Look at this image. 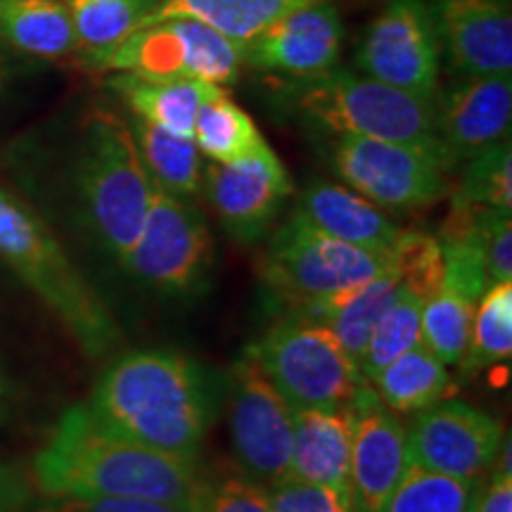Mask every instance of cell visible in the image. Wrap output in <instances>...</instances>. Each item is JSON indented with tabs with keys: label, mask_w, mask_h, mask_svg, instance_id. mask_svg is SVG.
Returning <instances> with one entry per match:
<instances>
[{
	"label": "cell",
	"mask_w": 512,
	"mask_h": 512,
	"mask_svg": "<svg viewBox=\"0 0 512 512\" xmlns=\"http://www.w3.org/2000/svg\"><path fill=\"white\" fill-rule=\"evenodd\" d=\"M31 472L43 496L140 498L190 512H200L209 484L197 460L121 437L102 425L86 403L57 420Z\"/></svg>",
	"instance_id": "cell-1"
},
{
	"label": "cell",
	"mask_w": 512,
	"mask_h": 512,
	"mask_svg": "<svg viewBox=\"0 0 512 512\" xmlns=\"http://www.w3.org/2000/svg\"><path fill=\"white\" fill-rule=\"evenodd\" d=\"M219 401V382L195 358L174 349H140L114 358L86 408L121 437L197 460Z\"/></svg>",
	"instance_id": "cell-2"
},
{
	"label": "cell",
	"mask_w": 512,
	"mask_h": 512,
	"mask_svg": "<svg viewBox=\"0 0 512 512\" xmlns=\"http://www.w3.org/2000/svg\"><path fill=\"white\" fill-rule=\"evenodd\" d=\"M275 98L292 117L328 136H361L420 147L439 159L434 100L415 98L370 79L366 74L332 67L309 79H283ZM453 171V166L448 164Z\"/></svg>",
	"instance_id": "cell-3"
},
{
	"label": "cell",
	"mask_w": 512,
	"mask_h": 512,
	"mask_svg": "<svg viewBox=\"0 0 512 512\" xmlns=\"http://www.w3.org/2000/svg\"><path fill=\"white\" fill-rule=\"evenodd\" d=\"M0 261L55 313L91 358L121 342L117 320L88 285L46 221L0 183Z\"/></svg>",
	"instance_id": "cell-4"
},
{
	"label": "cell",
	"mask_w": 512,
	"mask_h": 512,
	"mask_svg": "<svg viewBox=\"0 0 512 512\" xmlns=\"http://www.w3.org/2000/svg\"><path fill=\"white\" fill-rule=\"evenodd\" d=\"M72 176L83 226L121 266L138 240L152 197V178L124 117L112 110L88 114Z\"/></svg>",
	"instance_id": "cell-5"
},
{
	"label": "cell",
	"mask_w": 512,
	"mask_h": 512,
	"mask_svg": "<svg viewBox=\"0 0 512 512\" xmlns=\"http://www.w3.org/2000/svg\"><path fill=\"white\" fill-rule=\"evenodd\" d=\"M247 356L294 411L347 408L368 382L339 339L323 323L299 313L275 320Z\"/></svg>",
	"instance_id": "cell-6"
},
{
	"label": "cell",
	"mask_w": 512,
	"mask_h": 512,
	"mask_svg": "<svg viewBox=\"0 0 512 512\" xmlns=\"http://www.w3.org/2000/svg\"><path fill=\"white\" fill-rule=\"evenodd\" d=\"M389 268V254L342 242L313 226L297 209L271 235L261 278L290 311L368 283Z\"/></svg>",
	"instance_id": "cell-7"
},
{
	"label": "cell",
	"mask_w": 512,
	"mask_h": 512,
	"mask_svg": "<svg viewBox=\"0 0 512 512\" xmlns=\"http://www.w3.org/2000/svg\"><path fill=\"white\" fill-rule=\"evenodd\" d=\"M121 268L159 297L188 299L207 290L214 240L195 202L152 183L143 228Z\"/></svg>",
	"instance_id": "cell-8"
},
{
	"label": "cell",
	"mask_w": 512,
	"mask_h": 512,
	"mask_svg": "<svg viewBox=\"0 0 512 512\" xmlns=\"http://www.w3.org/2000/svg\"><path fill=\"white\" fill-rule=\"evenodd\" d=\"M245 67L242 48L207 24L188 17L159 19L126 36L88 69L140 79H192L228 86Z\"/></svg>",
	"instance_id": "cell-9"
},
{
	"label": "cell",
	"mask_w": 512,
	"mask_h": 512,
	"mask_svg": "<svg viewBox=\"0 0 512 512\" xmlns=\"http://www.w3.org/2000/svg\"><path fill=\"white\" fill-rule=\"evenodd\" d=\"M330 162L347 188L380 209H427L448 197V164L420 147L389 140L335 136Z\"/></svg>",
	"instance_id": "cell-10"
},
{
	"label": "cell",
	"mask_w": 512,
	"mask_h": 512,
	"mask_svg": "<svg viewBox=\"0 0 512 512\" xmlns=\"http://www.w3.org/2000/svg\"><path fill=\"white\" fill-rule=\"evenodd\" d=\"M228 411L230 446L242 472L266 489L290 477L294 408L247 354L233 370Z\"/></svg>",
	"instance_id": "cell-11"
},
{
	"label": "cell",
	"mask_w": 512,
	"mask_h": 512,
	"mask_svg": "<svg viewBox=\"0 0 512 512\" xmlns=\"http://www.w3.org/2000/svg\"><path fill=\"white\" fill-rule=\"evenodd\" d=\"M441 60L425 0H389L356 50L361 74L425 100L441 88Z\"/></svg>",
	"instance_id": "cell-12"
},
{
	"label": "cell",
	"mask_w": 512,
	"mask_h": 512,
	"mask_svg": "<svg viewBox=\"0 0 512 512\" xmlns=\"http://www.w3.org/2000/svg\"><path fill=\"white\" fill-rule=\"evenodd\" d=\"M200 190L230 238L254 245L290 202L294 183L271 145L261 143L235 162L204 164Z\"/></svg>",
	"instance_id": "cell-13"
},
{
	"label": "cell",
	"mask_w": 512,
	"mask_h": 512,
	"mask_svg": "<svg viewBox=\"0 0 512 512\" xmlns=\"http://www.w3.org/2000/svg\"><path fill=\"white\" fill-rule=\"evenodd\" d=\"M406 432L413 467L458 479H482L505 441L494 415L448 399L415 415Z\"/></svg>",
	"instance_id": "cell-14"
},
{
	"label": "cell",
	"mask_w": 512,
	"mask_h": 512,
	"mask_svg": "<svg viewBox=\"0 0 512 512\" xmlns=\"http://www.w3.org/2000/svg\"><path fill=\"white\" fill-rule=\"evenodd\" d=\"M354 413V444L349 465L351 512H384L396 486L411 470L408 432L399 415L389 411L363 384L349 403Z\"/></svg>",
	"instance_id": "cell-15"
},
{
	"label": "cell",
	"mask_w": 512,
	"mask_h": 512,
	"mask_svg": "<svg viewBox=\"0 0 512 512\" xmlns=\"http://www.w3.org/2000/svg\"><path fill=\"white\" fill-rule=\"evenodd\" d=\"M434 124L448 164H465L484 150L510 140V74L458 76L434 95Z\"/></svg>",
	"instance_id": "cell-16"
},
{
	"label": "cell",
	"mask_w": 512,
	"mask_h": 512,
	"mask_svg": "<svg viewBox=\"0 0 512 512\" xmlns=\"http://www.w3.org/2000/svg\"><path fill=\"white\" fill-rule=\"evenodd\" d=\"M344 27L328 0L287 12L242 46V62L283 79H309L337 67Z\"/></svg>",
	"instance_id": "cell-17"
},
{
	"label": "cell",
	"mask_w": 512,
	"mask_h": 512,
	"mask_svg": "<svg viewBox=\"0 0 512 512\" xmlns=\"http://www.w3.org/2000/svg\"><path fill=\"white\" fill-rule=\"evenodd\" d=\"M448 67L458 76L512 72L510 0H425Z\"/></svg>",
	"instance_id": "cell-18"
},
{
	"label": "cell",
	"mask_w": 512,
	"mask_h": 512,
	"mask_svg": "<svg viewBox=\"0 0 512 512\" xmlns=\"http://www.w3.org/2000/svg\"><path fill=\"white\" fill-rule=\"evenodd\" d=\"M297 211L313 226L368 252L389 254L401 228L384 216L380 207L368 202L347 185L311 181L299 195Z\"/></svg>",
	"instance_id": "cell-19"
},
{
	"label": "cell",
	"mask_w": 512,
	"mask_h": 512,
	"mask_svg": "<svg viewBox=\"0 0 512 512\" xmlns=\"http://www.w3.org/2000/svg\"><path fill=\"white\" fill-rule=\"evenodd\" d=\"M354 413L347 408L294 411L290 477L349 491Z\"/></svg>",
	"instance_id": "cell-20"
},
{
	"label": "cell",
	"mask_w": 512,
	"mask_h": 512,
	"mask_svg": "<svg viewBox=\"0 0 512 512\" xmlns=\"http://www.w3.org/2000/svg\"><path fill=\"white\" fill-rule=\"evenodd\" d=\"M401 290L403 287L399 278H396L394 268L389 266L387 271L375 275L368 283H361L351 287V290L332 294V297L320 299V302H313L304 309L287 313H299V316L323 323L358 366L363 351H366L370 332H373L377 320L382 318V313L394 304Z\"/></svg>",
	"instance_id": "cell-21"
},
{
	"label": "cell",
	"mask_w": 512,
	"mask_h": 512,
	"mask_svg": "<svg viewBox=\"0 0 512 512\" xmlns=\"http://www.w3.org/2000/svg\"><path fill=\"white\" fill-rule=\"evenodd\" d=\"M0 46L38 60H62L74 55L79 46L67 3L0 0Z\"/></svg>",
	"instance_id": "cell-22"
},
{
	"label": "cell",
	"mask_w": 512,
	"mask_h": 512,
	"mask_svg": "<svg viewBox=\"0 0 512 512\" xmlns=\"http://www.w3.org/2000/svg\"><path fill=\"white\" fill-rule=\"evenodd\" d=\"M211 86L214 83L192 79L155 81L121 72L110 79V88L126 102L133 117L150 121L178 138H192L197 110Z\"/></svg>",
	"instance_id": "cell-23"
},
{
	"label": "cell",
	"mask_w": 512,
	"mask_h": 512,
	"mask_svg": "<svg viewBox=\"0 0 512 512\" xmlns=\"http://www.w3.org/2000/svg\"><path fill=\"white\" fill-rule=\"evenodd\" d=\"M370 384L394 415H418L456 392L448 368L422 342L384 366Z\"/></svg>",
	"instance_id": "cell-24"
},
{
	"label": "cell",
	"mask_w": 512,
	"mask_h": 512,
	"mask_svg": "<svg viewBox=\"0 0 512 512\" xmlns=\"http://www.w3.org/2000/svg\"><path fill=\"white\" fill-rule=\"evenodd\" d=\"M311 3L320 0H157L145 24L171 17L197 19L242 48L275 19Z\"/></svg>",
	"instance_id": "cell-25"
},
{
	"label": "cell",
	"mask_w": 512,
	"mask_h": 512,
	"mask_svg": "<svg viewBox=\"0 0 512 512\" xmlns=\"http://www.w3.org/2000/svg\"><path fill=\"white\" fill-rule=\"evenodd\" d=\"M133 143L147 176L159 188L178 197H195L202 188L204 162L192 138H178L162 131L150 121L128 117Z\"/></svg>",
	"instance_id": "cell-26"
},
{
	"label": "cell",
	"mask_w": 512,
	"mask_h": 512,
	"mask_svg": "<svg viewBox=\"0 0 512 512\" xmlns=\"http://www.w3.org/2000/svg\"><path fill=\"white\" fill-rule=\"evenodd\" d=\"M192 143L209 162L228 164L247 157L266 140L252 117L223 91V86H211L197 110Z\"/></svg>",
	"instance_id": "cell-27"
},
{
	"label": "cell",
	"mask_w": 512,
	"mask_h": 512,
	"mask_svg": "<svg viewBox=\"0 0 512 512\" xmlns=\"http://www.w3.org/2000/svg\"><path fill=\"white\" fill-rule=\"evenodd\" d=\"M72 17L81 62L91 64L143 27L157 0H64Z\"/></svg>",
	"instance_id": "cell-28"
},
{
	"label": "cell",
	"mask_w": 512,
	"mask_h": 512,
	"mask_svg": "<svg viewBox=\"0 0 512 512\" xmlns=\"http://www.w3.org/2000/svg\"><path fill=\"white\" fill-rule=\"evenodd\" d=\"M477 302L467 294L441 285L422 302L420 342L444 366H456L467 354Z\"/></svg>",
	"instance_id": "cell-29"
},
{
	"label": "cell",
	"mask_w": 512,
	"mask_h": 512,
	"mask_svg": "<svg viewBox=\"0 0 512 512\" xmlns=\"http://www.w3.org/2000/svg\"><path fill=\"white\" fill-rule=\"evenodd\" d=\"M512 354V283L501 280L486 287L472 320L470 347L460 363L465 373L501 366Z\"/></svg>",
	"instance_id": "cell-30"
},
{
	"label": "cell",
	"mask_w": 512,
	"mask_h": 512,
	"mask_svg": "<svg viewBox=\"0 0 512 512\" xmlns=\"http://www.w3.org/2000/svg\"><path fill=\"white\" fill-rule=\"evenodd\" d=\"M451 204L475 209H494L512 214V150L503 140L482 155L467 159L458 183L451 185Z\"/></svg>",
	"instance_id": "cell-31"
},
{
	"label": "cell",
	"mask_w": 512,
	"mask_h": 512,
	"mask_svg": "<svg viewBox=\"0 0 512 512\" xmlns=\"http://www.w3.org/2000/svg\"><path fill=\"white\" fill-rule=\"evenodd\" d=\"M482 479H458L413 467L384 512H475Z\"/></svg>",
	"instance_id": "cell-32"
},
{
	"label": "cell",
	"mask_w": 512,
	"mask_h": 512,
	"mask_svg": "<svg viewBox=\"0 0 512 512\" xmlns=\"http://www.w3.org/2000/svg\"><path fill=\"white\" fill-rule=\"evenodd\" d=\"M420 313L422 299L403 287L394 304L382 313V318L370 332L366 351L358 363L363 380L370 382L384 366H389L403 351L420 342Z\"/></svg>",
	"instance_id": "cell-33"
},
{
	"label": "cell",
	"mask_w": 512,
	"mask_h": 512,
	"mask_svg": "<svg viewBox=\"0 0 512 512\" xmlns=\"http://www.w3.org/2000/svg\"><path fill=\"white\" fill-rule=\"evenodd\" d=\"M389 266L394 268L401 287L418 294L422 302L444 283V256L437 235L401 230L389 249Z\"/></svg>",
	"instance_id": "cell-34"
},
{
	"label": "cell",
	"mask_w": 512,
	"mask_h": 512,
	"mask_svg": "<svg viewBox=\"0 0 512 512\" xmlns=\"http://www.w3.org/2000/svg\"><path fill=\"white\" fill-rule=\"evenodd\" d=\"M273 512H351L349 491L287 477L268 486Z\"/></svg>",
	"instance_id": "cell-35"
},
{
	"label": "cell",
	"mask_w": 512,
	"mask_h": 512,
	"mask_svg": "<svg viewBox=\"0 0 512 512\" xmlns=\"http://www.w3.org/2000/svg\"><path fill=\"white\" fill-rule=\"evenodd\" d=\"M200 512H273L266 486L247 475L209 479Z\"/></svg>",
	"instance_id": "cell-36"
},
{
	"label": "cell",
	"mask_w": 512,
	"mask_h": 512,
	"mask_svg": "<svg viewBox=\"0 0 512 512\" xmlns=\"http://www.w3.org/2000/svg\"><path fill=\"white\" fill-rule=\"evenodd\" d=\"M31 512H190L178 505L140 501V498H76V496H46Z\"/></svg>",
	"instance_id": "cell-37"
},
{
	"label": "cell",
	"mask_w": 512,
	"mask_h": 512,
	"mask_svg": "<svg viewBox=\"0 0 512 512\" xmlns=\"http://www.w3.org/2000/svg\"><path fill=\"white\" fill-rule=\"evenodd\" d=\"M475 512H512V467L508 437H505L501 453H498L489 484L479 489Z\"/></svg>",
	"instance_id": "cell-38"
},
{
	"label": "cell",
	"mask_w": 512,
	"mask_h": 512,
	"mask_svg": "<svg viewBox=\"0 0 512 512\" xmlns=\"http://www.w3.org/2000/svg\"><path fill=\"white\" fill-rule=\"evenodd\" d=\"M29 479L8 463H0V512H31Z\"/></svg>",
	"instance_id": "cell-39"
},
{
	"label": "cell",
	"mask_w": 512,
	"mask_h": 512,
	"mask_svg": "<svg viewBox=\"0 0 512 512\" xmlns=\"http://www.w3.org/2000/svg\"><path fill=\"white\" fill-rule=\"evenodd\" d=\"M8 79V64H5L3 55H0V91H3V83Z\"/></svg>",
	"instance_id": "cell-40"
}]
</instances>
